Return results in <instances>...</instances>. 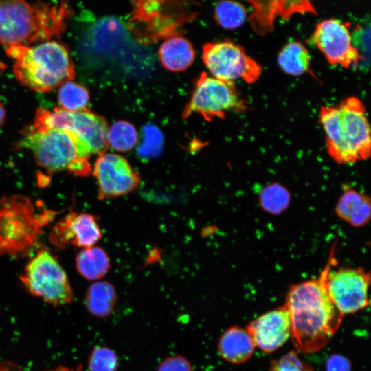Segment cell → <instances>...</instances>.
<instances>
[{
    "instance_id": "6da1fadb",
    "label": "cell",
    "mask_w": 371,
    "mask_h": 371,
    "mask_svg": "<svg viewBox=\"0 0 371 371\" xmlns=\"http://www.w3.org/2000/svg\"><path fill=\"white\" fill-rule=\"evenodd\" d=\"M323 268L317 279L291 285L284 304L291 320V337L302 353L322 349L341 325L344 315L332 302L324 286Z\"/></svg>"
},
{
    "instance_id": "7a4b0ae2",
    "label": "cell",
    "mask_w": 371,
    "mask_h": 371,
    "mask_svg": "<svg viewBox=\"0 0 371 371\" xmlns=\"http://www.w3.org/2000/svg\"><path fill=\"white\" fill-rule=\"evenodd\" d=\"M319 117L327 152L336 163L353 164L370 157V128L359 99L349 97L338 105L323 106Z\"/></svg>"
},
{
    "instance_id": "3957f363",
    "label": "cell",
    "mask_w": 371,
    "mask_h": 371,
    "mask_svg": "<svg viewBox=\"0 0 371 371\" xmlns=\"http://www.w3.org/2000/svg\"><path fill=\"white\" fill-rule=\"evenodd\" d=\"M69 13L63 3L0 1V43L10 47L49 41L63 32Z\"/></svg>"
},
{
    "instance_id": "277c9868",
    "label": "cell",
    "mask_w": 371,
    "mask_h": 371,
    "mask_svg": "<svg viewBox=\"0 0 371 371\" xmlns=\"http://www.w3.org/2000/svg\"><path fill=\"white\" fill-rule=\"evenodd\" d=\"M8 54L14 60L13 69L17 80L34 91H49L74 78L69 52L56 41L31 47H10Z\"/></svg>"
},
{
    "instance_id": "5b68a950",
    "label": "cell",
    "mask_w": 371,
    "mask_h": 371,
    "mask_svg": "<svg viewBox=\"0 0 371 371\" xmlns=\"http://www.w3.org/2000/svg\"><path fill=\"white\" fill-rule=\"evenodd\" d=\"M17 146L30 150L39 166L49 172L67 170L88 176L91 171L89 148L71 132L32 125L23 131Z\"/></svg>"
},
{
    "instance_id": "8992f818",
    "label": "cell",
    "mask_w": 371,
    "mask_h": 371,
    "mask_svg": "<svg viewBox=\"0 0 371 371\" xmlns=\"http://www.w3.org/2000/svg\"><path fill=\"white\" fill-rule=\"evenodd\" d=\"M52 212L37 214L31 201L14 195L0 199V254L25 256L35 247Z\"/></svg>"
},
{
    "instance_id": "52a82bcc",
    "label": "cell",
    "mask_w": 371,
    "mask_h": 371,
    "mask_svg": "<svg viewBox=\"0 0 371 371\" xmlns=\"http://www.w3.org/2000/svg\"><path fill=\"white\" fill-rule=\"evenodd\" d=\"M335 245L333 244L324 266V286L332 302L344 315L353 313L369 305L368 295L370 273L361 267L337 265Z\"/></svg>"
},
{
    "instance_id": "ba28073f",
    "label": "cell",
    "mask_w": 371,
    "mask_h": 371,
    "mask_svg": "<svg viewBox=\"0 0 371 371\" xmlns=\"http://www.w3.org/2000/svg\"><path fill=\"white\" fill-rule=\"evenodd\" d=\"M33 126L71 132L84 142L91 154H102L109 148L106 121L87 109L69 111L60 106L36 111Z\"/></svg>"
},
{
    "instance_id": "9c48e42d",
    "label": "cell",
    "mask_w": 371,
    "mask_h": 371,
    "mask_svg": "<svg viewBox=\"0 0 371 371\" xmlns=\"http://www.w3.org/2000/svg\"><path fill=\"white\" fill-rule=\"evenodd\" d=\"M20 279L34 295L54 306L73 299L67 276L57 260L47 250L40 251L26 265Z\"/></svg>"
},
{
    "instance_id": "30bf717a",
    "label": "cell",
    "mask_w": 371,
    "mask_h": 371,
    "mask_svg": "<svg viewBox=\"0 0 371 371\" xmlns=\"http://www.w3.org/2000/svg\"><path fill=\"white\" fill-rule=\"evenodd\" d=\"M247 109V103L234 82L210 77L202 73L196 81L189 102L184 108L182 117L187 118L193 113L201 115L205 120L223 118L226 113Z\"/></svg>"
},
{
    "instance_id": "8fae6325",
    "label": "cell",
    "mask_w": 371,
    "mask_h": 371,
    "mask_svg": "<svg viewBox=\"0 0 371 371\" xmlns=\"http://www.w3.org/2000/svg\"><path fill=\"white\" fill-rule=\"evenodd\" d=\"M203 60L214 78L234 82L242 80L256 82L262 67L249 57L244 48L230 40L206 43L203 48Z\"/></svg>"
},
{
    "instance_id": "7c38bea8",
    "label": "cell",
    "mask_w": 371,
    "mask_h": 371,
    "mask_svg": "<svg viewBox=\"0 0 371 371\" xmlns=\"http://www.w3.org/2000/svg\"><path fill=\"white\" fill-rule=\"evenodd\" d=\"M313 40L332 65L348 68L362 63L359 52L353 46L348 24L339 19H326L319 23Z\"/></svg>"
},
{
    "instance_id": "4fadbf2b",
    "label": "cell",
    "mask_w": 371,
    "mask_h": 371,
    "mask_svg": "<svg viewBox=\"0 0 371 371\" xmlns=\"http://www.w3.org/2000/svg\"><path fill=\"white\" fill-rule=\"evenodd\" d=\"M93 175L98 186V198L109 199L126 195L139 186L138 173L122 156L102 153L97 158Z\"/></svg>"
},
{
    "instance_id": "5bb4252c",
    "label": "cell",
    "mask_w": 371,
    "mask_h": 371,
    "mask_svg": "<svg viewBox=\"0 0 371 371\" xmlns=\"http://www.w3.org/2000/svg\"><path fill=\"white\" fill-rule=\"evenodd\" d=\"M102 236L94 216L71 212L54 225L49 240L59 248L68 245L87 248L95 244Z\"/></svg>"
},
{
    "instance_id": "9a60e30c",
    "label": "cell",
    "mask_w": 371,
    "mask_h": 371,
    "mask_svg": "<svg viewBox=\"0 0 371 371\" xmlns=\"http://www.w3.org/2000/svg\"><path fill=\"white\" fill-rule=\"evenodd\" d=\"M255 346L271 353L282 346L291 335V320L285 304L253 320L247 327Z\"/></svg>"
},
{
    "instance_id": "2e32d148",
    "label": "cell",
    "mask_w": 371,
    "mask_h": 371,
    "mask_svg": "<svg viewBox=\"0 0 371 371\" xmlns=\"http://www.w3.org/2000/svg\"><path fill=\"white\" fill-rule=\"evenodd\" d=\"M249 3L252 10L249 16L251 26L260 35L272 32L276 17L287 19L306 10L302 1H249Z\"/></svg>"
},
{
    "instance_id": "e0dca14e",
    "label": "cell",
    "mask_w": 371,
    "mask_h": 371,
    "mask_svg": "<svg viewBox=\"0 0 371 371\" xmlns=\"http://www.w3.org/2000/svg\"><path fill=\"white\" fill-rule=\"evenodd\" d=\"M338 217L353 227H361L370 218V199L366 194L346 188L335 206Z\"/></svg>"
},
{
    "instance_id": "ac0fdd59",
    "label": "cell",
    "mask_w": 371,
    "mask_h": 371,
    "mask_svg": "<svg viewBox=\"0 0 371 371\" xmlns=\"http://www.w3.org/2000/svg\"><path fill=\"white\" fill-rule=\"evenodd\" d=\"M255 344L247 330L232 326L225 330L219 339L218 348L221 357L232 363H240L251 357Z\"/></svg>"
},
{
    "instance_id": "d6986e66",
    "label": "cell",
    "mask_w": 371,
    "mask_h": 371,
    "mask_svg": "<svg viewBox=\"0 0 371 371\" xmlns=\"http://www.w3.org/2000/svg\"><path fill=\"white\" fill-rule=\"evenodd\" d=\"M162 65L171 71L186 70L195 57L191 43L181 36H173L165 41L158 50Z\"/></svg>"
},
{
    "instance_id": "ffe728a7",
    "label": "cell",
    "mask_w": 371,
    "mask_h": 371,
    "mask_svg": "<svg viewBox=\"0 0 371 371\" xmlns=\"http://www.w3.org/2000/svg\"><path fill=\"white\" fill-rule=\"evenodd\" d=\"M79 273L89 280L103 278L110 269V261L105 251L98 247L85 248L76 258Z\"/></svg>"
},
{
    "instance_id": "44dd1931",
    "label": "cell",
    "mask_w": 371,
    "mask_h": 371,
    "mask_svg": "<svg viewBox=\"0 0 371 371\" xmlns=\"http://www.w3.org/2000/svg\"><path fill=\"white\" fill-rule=\"evenodd\" d=\"M117 300L114 286L102 281L92 284L85 294V304L92 315L104 317L111 313Z\"/></svg>"
},
{
    "instance_id": "7402d4cb",
    "label": "cell",
    "mask_w": 371,
    "mask_h": 371,
    "mask_svg": "<svg viewBox=\"0 0 371 371\" xmlns=\"http://www.w3.org/2000/svg\"><path fill=\"white\" fill-rule=\"evenodd\" d=\"M280 67L286 74L300 76L308 71L311 56L307 49L298 41L286 43L278 56Z\"/></svg>"
},
{
    "instance_id": "603a6c76",
    "label": "cell",
    "mask_w": 371,
    "mask_h": 371,
    "mask_svg": "<svg viewBox=\"0 0 371 371\" xmlns=\"http://www.w3.org/2000/svg\"><path fill=\"white\" fill-rule=\"evenodd\" d=\"M58 100L62 109L78 111L86 109L89 101V93L84 86L71 80L60 86Z\"/></svg>"
},
{
    "instance_id": "cb8c5ba5",
    "label": "cell",
    "mask_w": 371,
    "mask_h": 371,
    "mask_svg": "<svg viewBox=\"0 0 371 371\" xmlns=\"http://www.w3.org/2000/svg\"><path fill=\"white\" fill-rule=\"evenodd\" d=\"M214 16L221 27L236 29L245 21L247 10L243 5L237 1H222L215 6Z\"/></svg>"
},
{
    "instance_id": "d4e9b609",
    "label": "cell",
    "mask_w": 371,
    "mask_h": 371,
    "mask_svg": "<svg viewBox=\"0 0 371 371\" xmlns=\"http://www.w3.org/2000/svg\"><path fill=\"white\" fill-rule=\"evenodd\" d=\"M136 129L126 121L115 122L108 131V143L114 150L126 152L133 149L137 142Z\"/></svg>"
},
{
    "instance_id": "484cf974",
    "label": "cell",
    "mask_w": 371,
    "mask_h": 371,
    "mask_svg": "<svg viewBox=\"0 0 371 371\" xmlns=\"http://www.w3.org/2000/svg\"><path fill=\"white\" fill-rule=\"evenodd\" d=\"M260 204L264 210L271 214H280L285 210L289 203V191L277 183L265 188L260 196Z\"/></svg>"
},
{
    "instance_id": "4316f807",
    "label": "cell",
    "mask_w": 371,
    "mask_h": 371,
    "mask_svg": "<svg viewBox=\"0 0 371 371\" xmlns=\"http://www.w3.org/2000/svg\"><path fill=\"white\" fill-rule=\"evenodd\" d=\"M90 371H115L117 358L115 353L106 347L95 348L89 359Z\"/></svg>"
},
{
    "instance_id": "83f0119b",
    "label": "cell",
    "mask_w": 371,
    "mask_h": 371,
    "mask_svg": "<svg viewBox=\"0 0 371 371\" xmlns=\"http://www.w3.org/2000/svg\"><path fill=\"white\" fill-rule=\"evenodd\" d=\"M143 141L138 147V153L144 157L156 156L161 150L163 137L161 131L154 126H146L143 129Z\"/></svg>"
},
{
    "instance_id": "f1b7e54d",
    "label": "cell",
    "mask_w": 371,
    "mask_h": 371,
    "mask_svg": "<svg viewBox=\"0 0 371 371\" xmlns=\"http://www.w3.org/2000/svg\"><path fill=\"white\" fill-rule=\"evenodd\" d=\"M269 371H313L311 366L302 361L295 351H291L271 363Z\"/></svg>"
},
{
    "instance_id": "f546056e",
    "label": "cell",
    "mask_w": 371,
    "mask_h": 371,
    "mask_svg": "<svg viewBox=\"0 0 371 371\" xmlns=\"http://www.w3.org/2000/svg\"><path fill=\"white\" fill-rule=\"evenodd\" d=\"M352 44L359 52L362 63H369L370 58V26H357L351 34Z\"/></svg>"
},
{
    "instance_id": "4dcf8cb0",
    "label": "cell",
    "mask_w": 371,
    "mask_h": 371,
    "mask_svg": "<svg viewBox=\"0 0 371 371\" xmlns=\"http://www.w3.org/2000/svg\"><path fill=\"white\" fill-rule=\"evenodd\" d=\"M157 371H192V368L185 357L177 355L163 360Z\"/></svg>"
},
{
    "instance_id": "1f68e13d",
    "label": "cell",
    "mask_w": 371,
    "mask_h": 371,
    "mask_svg": "<svg viewBox=\"0 0 371 371\" xmlns=\"http://www.w3.org/2000/svg\"><path fill=\"white\" fill-rule=\"evenodd\" d=\"M326 371H351L350 363L341 355H333L326 361Z\"/></svg>"
},
{
    "instance_id": "d6a6232c",
    "label": "cell",
    "mask_w": 371,
    "mask_h": 371,
    "mask_svg": "<svg viewBox=\"0 0 371 371\" xmlns=\"http://www.w3.org/2000/svg\"><path fill=\"white\" fill-rule=\"evenodd\" d=\"M47 371H83L82 366H78L76 369H71L64 366H59L54 370H50Z\"/></svg>"
},
{
    "instance_id": "836d02e7",
    "label": "cell",
    "mask_w": 371,
    "mask_h": 371,
    "mask_svg": "<svg viewBox=\"0 0 371 371\" xmlns=\"http://www.w3.org/2000/svg\"><path fill=\"white\" fill-rule=\"evenodd\" d=\"M5 118V108L0 101V126L3 124Z\"/></svg>"
}]
</instances>
